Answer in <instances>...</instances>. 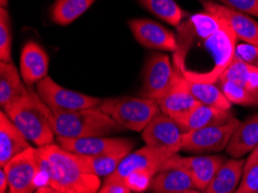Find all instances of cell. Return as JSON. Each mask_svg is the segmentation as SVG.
<instances>
[{
    "mask_svg": "<svg viewBox=\"0 0 258 193\" xmlns=\"http://www.w3.org/2000/svg\"><path fill=\"white\" fill-rule=\"evenodd\" d=\"M174 69L187 80L217 84L235 58L237 38L224 19L199 12L176 27Z\"/></svg>",
    "mask_w": 258,
    "mask_h": 193,
    "instance_id": "1",
    "label": "cell"
},
{
    "mask_svg": "<svg viewBox=\"0 0 258 193\" xmlns=\"http://www.w3.org/2000/svg\"><path fill=\"white\" fill-rule=\"evenodd\" d=\"M40 176L44 185L60 193H97L101 188L100 177L86 170L77 154L51 144L37 148Z\"/></svg>",
    "mask_w": 258,
    "mask_h": 193,
    "instance_id": "2",
    "label": "cell"
},
{
    "mask_svg": "<svg viewBox=\"0 0 258 193\" xmlns=\"http://www.w3.org/2000/svg\"><path fill=\"white\" fill-rule=\"evenodd\" d=\"M3 111L17 125L22 135L37 147L54 143L53 113L35 89L29 88L25 96L6 106Z\"/></svg>",
    "mask_w": 258,
    "mask_h": 193,
    "instance_id": "3",
    "label": "cell"
},
{
    "mask_svg": "<svg viewBox=\"0 0 258 193\" xmlns=\"http://www.w3.org/2000/svg\"><path fill=\"white\" fill-rule=\"evenodd\" d=\"M52 127L56 137H104L125 130L107 115L100 106L66 113H53Z\"/></svg>",
    "mask_w": 258,
    "mask_h": 193,
    "instance_id": "4",
    "label": "cell"
},
{
    "mask_svg": "<svg viewBox=\"0 0 258 193\" xmlns=\"http://www.w3.org/2000/svg\"><path fill=\"white\" fill-rule=\"evenodd\" d=\"M100 108L124 128L136 132H143L152 119L161 112L158 102L146 97L105 98Z\"/></svg>",
    "mask_w": 258,
    "mask_h": 193,
    "instance_id": "5",
    "label": "cell"
},
{
    "mask_svg": "<svg viewBox=\"0 0 258 193\" xmlns=\"http://www.w3.org/2000/svg\"><path fill=\"white\" fill-rule=\"evenodd\" d=\"M36 92L52 113H66L95 108L102 103V100L99 97L89 96L62 87L48 76L36 84Z\"/></svg>",
    "mask_w": 258,
    "mask_h": 193,
    "instance_id": "6",
    "label": "cell"
},
{
    "mask_svg": "<svg viewBox=\"0 0 258 193\" xmlns=\"http://www.w3.org/2000/svg\"><path fill=\"white\" fill-rule=\"evenodd\" d=\"M238 123L240 121L234 118L227 124L207 126L184 132L182 137V151L189 153L220 152L228 146Z\"/></svg>",
    "mask_w": 258,
    "mask_h": 193,
    "instance_id": "7",
    "label": "cell"
},
{
    "mask_svg": "<svg viewBox=\"0 0 258 193\" xmlns=\"http://www.w3.org/2000/svg\"><path fill=\"white\" fill-rule=\"evenodd\" d=\"M175 82V70L165 53H153L147 59L143 74V97L159 102Z\"/></svg>",
    "mask_w": 258,
    "mask_h": 193,
    "instance_id": "8",
    "label": "cell"
},
{
    "mask_svg": "<svg viewBox=\"0 0 258 193\" xmlns=\"http://www.w3.org/2000/svg\"><path fill=\"white\" fill-rule=\"evenodd\" d=\"M9 178L10 192L34 193L38 187L40 178V161L37 148L30 147L21 154L15 156L4 167Z\"/></svg>",
    "mask_w": 258,
    "mask_h": 193,
    "instance_id": "9",
    "label": "cell"
},
{
    "mask_svg": "<svg viewBox=\"0 0 258 193\" xmlns=\"http://www.w3.org/2000/svg\"><path fill=\"white\" fill-rule=\"evenodd\" d=\"M184 130L173 118L160 112L143 131V140L146 146L162 149L176 155L182 151V137Z\"/></svg>",
    "mask_w": 258,
    "mask_h": 193,
    "instance_id": "10",
    "label": "cell"
},
{
    "mask_svg": "<svg viewBox=\"0 0 258 193\" xmlns=\"http://www.w3.org/2000/svg\"><path fill=\"white\" fill-rule=\"evenodd\" d=\"M171 156L174 155L162 149L145 146L125 156L114 174L107 177L104 182H124L131 172L138 170H146L156 175L163 163Z\"/></svg>",
    "mask_w": 258,
    "mask_h": 193,
    "instance_id": "11",
    "label": "cell"
},
{
    "mask_svg": "<svg viewBox=\"0 0 258 193\" xmlns=\"http://www.w3.org/2000/svg\"><path fill=\"white\" fill-rule=\"evenodd\" d=\"M57 144L73 154L86 156L107 154L117 151L131 152L135 147V141L131 139L108 137L77 138V139L57 137Z\"/></svg>",
    "mask_w": 258,
    "mask_h": 193,
    "instance_id": "12",
    "label": "cell"
},
{
    "mask_svg": "<svg viewBox=\"0 0 258 193\" xmlns=\"http://www.w3.org/2000/svg\"><path fill=\"white\" fill-rule=\"evenodd\" d=\"M128 27L137 42L150 49L175 52L177 49L176 34L158 22L147 19H135L128 21Z\"/></svg>",
    "mask_w": 258,
    "mask_h": 193,
    "instance_id": "13",
    "label": "cell"
},
{
    "mask_svg": "<svg viewBox=\"0 0 258 193\" xmlns=\"http://www.w3.org/2000/svg\"><path fill=\"white\" fill-rule=\"evenodd\" d=\"M205 11L218 15L228 23L236 38L249 44L258 45V22L249 14L230 10L213 0H201Z\"/></svg>",
    "mask_w": 258,
    "mask_h": 193,
    "instance_id": "14",
    "label": "cell"
},
{
    "mask_svg": "<svg viewBox=\"0 0 258 193\" xmlns=\"http://www.w3.org/2000/svg\"><path fill=\"white\" fill-rule=\"evenodd\" d=\"M173 162L177 163L189 172L197 190L204 191L211 183L217 171L226 162L222 155H199L181 156L176 154L170 157Z\"/></svg>",
    "mask_w": 258,
    "mask_h": 193,
    "instance_id": "15",
    "label": "cell"
},
{
    "mask_svg": "<svg viewBox=\"0 0 258 193\" xmlns=\"http://www.w3.org/2000/svg\"><path fill=\"white\" fill-rule=\"evenodd\" d=\"M175 70V69H174ZM162 113L173 118L174 120L182 121L190 115L201 103L183 85L181 74L175 70V82L171 89L159 102Z\"/></svg>",
    "mask_w": 258,
    "mask_h": 193,
    "instance_id": "16",
    "label": "cell"
},
{
    "mask_svg": "<svg viewBox=\"0 0 258 193\" xmlns=\"http://www.w3.org/2000/svg\"><path fill=\"white\" fill-rule=\"evenodd\" d=\"M196 188L189 172L181 165L168 159L151 184L153 193H184Z\"/></svg>",
    "mask_w": 258,
    "mask_h": 193,
    "instance_id": "17",
    "label": "cell"
},
{
    "mask_svg": "<svg viewBox=\"0 0 258 193\" xmlns=\"http://www.w3.org/2000/svg\"><path fill=\"white\" fill-rule=\"evenodd\" d=\"M49 57L45 50L35 42L26 43L21 51L20 73L23 82L36 85L48 76Z\"/></svg>",
    "mask_w": 258,
    "mask_h": 193,
    "instance_id": "18",
    "label": "cell"
},
{
    "mask_svg": "<svg viewBox=\"0 0 258 193\" xmlns=\"http://www.w3.org/2000/svg\"><path fill=\"white\" fill-rule=\"evenodd\" d=\"M30 141L22 135L5 112H0V167L30 148Z\"/></svg>",
    "mask_w": 258,
    "mask_h": 193,
    "instance_id": "19",
    "label": "cell"
},
{
    "mask_svg": "<svg viewBox=\"0 0 258 193\" xmlns=\"http://www.w3.org/2000/svg\"><path fill=\"white\" fill-rule=\"evenodd\" d=\"M258 144V115L250 116L243 121H240L234 131L226 152L233 159H242Z\"/></svg>",
    "mask_w": 258,
    "mask_h": 193,
    "instance_id": "20",
    "label": "cell"
},
{
    "mask_svg": "<svg viewBox=\"0 0 258 193\" xmlns=\"http://www.w3.org/2000/svg\"><path fill=\"white\" fill-rule=\"evenodd\" d=\"M245 161L242 159L226 160L216 176L207 185L204 193H236L244 172Z\"/></svg>",
    "mask_w": 258,
    "mask_h": 193,
    "instance_id": "21",
    "label": "cell"
},
{
    "mask_svg": "<svg viewBox=\"0 0 258 193\" xmlns=\"http://www.w3.org/2000/svg\"><path fill=\"white\" fill-rule=\"evenodd\" d=\"M22 77L13 62H0V105L2 110L20 100L29 88L22 82Z\"/></svg>",
    "mask_w": 258,
    "mask_h": 193,
    "instance_id": "22",
    "label": "cell"
},
{
    "mask_svg": "<svg viewBox=\"0 0 258 193\" xmlns=\"http://www.w3.org/2000/svg\"><path fill=\"white\" fill-rule=\"evenodd\" d=\"M233 119L234 117L229 110H222L214 108V106L201 104L178 124L184 130V132H187L191 130L207 127V126L227 124Z\"/></svg>",
    "mask_w": 258,
    "mask_h": 193,
    "instance_id": "23",
    "label": "cell"
},
{
    "mask_svg": "<svg viewBox=\"0 0 258 193\" xmlns=\"http://www.w3.org/2000/svg\"><path fill=\"white\" fill-rule=\"evenodd\" d=\"M181 79L185 88L189 90L191 95L196 98L201 104L214 106V108L222 110H230V108H232V103L227 100L224 92H222L221 88L217 84H199V82H194L187 80L182 74Z\"/></svg>",
    "mask_w": 258,
    "mask_h": 193,
    "instance_id": "24",
    "label": "cell"
},
{
    "mask_svg": "<svg viewBox=\"0 0 258 193\" xmlns=\"http://www.w3.org/2000/svg\"><path fill=\"white\" fill-rule=\"evenodd\" d=\"M130 153V151H117L94 156L78 155V157H79L83 167L89 174L107 178V177L114 174L124 157Z\"/></svg>",
    "mask_w": 258,
    "mask_h": 193,
    "instance_id": "25",
    "label": "cell"
},
{
    "mask_svg": "<svg viewBox=\"0 0 258 193\" xmlns=\"http://www.w3.org/2000/svg\"><path fill=\"white\" fill-rule=\"evenodd\" d=\"M219 81H229L249 89H258V68L235 57Z\"/></svg>",
    "mask_w": 258,
    "mask_h": 193,
    "instance_id": "26",
    "label": "cell"
},
{
    "mask_svg": "<svg viewBox=\"0 0 258 193\" xmlns=\"http://www.w3.org/2000/svg\"><path fill=\"white\" fill-rule=\"evenodd\" d=\"M95 0H56L51 10V19L59 26H68L81 17Z\"/></svg>",
    "mask_w": 258,
    "mask_h": 193,
    "instance_id": "27",
    "label": "cell"
},
{
    "mask_svg": "<svg viewBox=\"0 0 258 193\" xmlns=\"http://www.w3.org/2000/svg\"><path fill=\"white\" fill-rule=\"evenodd\" d=\"M140 5L171 26L177 27L185 14L175 0H138Z\"/></svg>",
    "mask_w": 258,
    "mask_h": 193,
    "instance_id": "28",
    "label": "cell"
},
{
    "mask_svg": "<svg viewBox=\"0 0 258 193\" xmlns=\"http://www.w3.org/2000/svg\"><path fill=\"white\" fill-rule=\"evenodd\" d=\"M217 84L232 104L258 105V89H249L229 81H218Z\"/></svg>",
    "mask_w": 258,
    "mask_h": 193,
    "instance_id": "29",
    "label": "cell"
},
{
    "mask_svg": "<svg viewBox=\"0 0 258 193\" xmlns=\"http://www.w3.org/2000/svg\"><path fill=\"white\" fill-rule=\"evenodd\" d=\"M0 60L12 61V26L10 13L6 9L0 10Z\"/></svg>",
    "mask_w": 258,
    "mask_h": 193,
    "instance_id": "30",
    "label": "cell"
},
{
    "mask_svg": "<svg viewBox=\"0 0 258 193\" xmlns=\"http://www.w3.org/2000/svg\"><path fill=\"white\" fill-rule=\"evenodd\" d=\"M154 174L146 170H138L134 171L124 179L125 184L130 187L131 191L135 192H143L151 187L152 180L154 178Z\"/></svg>",
    "mask_w": 258,
    "mask_h": 193,
    "instance_id": "31",
    "label": "cell"
},
{
    "mask_svg": "<svg viewBox=\"0 0 258 193\" xmlns=\"http://www.w3.org/2000/svg\"><path fill=\"white\" fill-rule=\"evenodd\" d=\"M216 2L230 10L258 18V0H216Z\"/></svg>",
    "mask_w": 258,
    "mask_h": 193,
    "instance_id": "32",
    "label": "cell"
},
{
    "mask_svg": "<svg viewBox=\"0 0 258 193\" xmlns=\"http://www.w3.org/2000/svg\"><path fill=\"white\" fill-rule=\"evenodd\" d=\"M236 193H258V163L243 172Z\"/></svg>",
    "mask_w": 258,
    "mask_h": 193,
    "instance_id": "33",
    "label": "cell"
},
{
    "mask_svg": "<svg viewBox=\"0 0 258 193\" xmlns=\"http://www.w3.org/2000/svg\"><path fill=\"white\" fill-rule=\"evenodd\" d=\"M235 57L258 68V45L249 43H237Z\"/></svg>",
    "mask_w": 258,
    "mask_h": 193,
    "instance_id": "34",
    "label": "cell"
},
{
    "mask_svg": "<svg viewBox=\"0 0 258 193\" xmlns=\"http://www.w3.org/2000/svg\"><path fill=\"white\" fill-rule=\"evenodd\" d=\"M97 193H131L125 182H104Z\"/></svg>",
    "mask_w": 258,
    "mask_h": 193,
    "instance_id": "35",
    "label": "cell"
},
{
    "mask_svg": "<svg viewBox=\"0 0 258 193\" xmlns=\"http://www.w3.org/2000/svg\"><path fill=\"white\" fill-rule=\"evenodd\" d=\"M258 163V144L256 145V147L252 149V152L250 153L248 159L245 160V164H244V171L249 170L250 168L253 167V165Z\"/></svg>",
    "mask_w": 258,
    "mask_h": 193,
    "instance_id": "36",
    "label": "cell"
},
{
    "mask_svg": "<svg viewBox=\"0 0 258 193\" xmlns=\"http://www.w3.org/2000/svg\"><path fill=\"white\" fill-rule=\"evenodd\" d=\"M7 187H10L9 185V178H7V175L4 168L0 170V193H6Z\"/></svg>",
    "mask_w": 258,
    "mask_h": 193,
    "instance_id": "37",
    "label": "cell"
},
{
    "mask_svg": "<svg viewBox=\"0 0 258 193\" xmlns=\"http://www.w3.org/2000/svg\"><path fill=\"white\" fill-rule=\"evenodd\" d=\"M34 193H60V192L54 190L53 187L49 186V185H40Z\"/></svg>",
    "mask_w": 258,
    "mask_h": 193,
    "instance_id": "38",
    "label": "cell"
},
{
    "mask_svg": "<svg viewBox=\"0 0 258 193\" xmlns=\"http://www.w3.org/2000/svg\"><path fill=\"white\" fill-rule=\"evenodd\" d=\"M0 5H2L4 9H6L7 5H9V0H0Z\"/></svg>",
    "mask_w": 258,
    "mask_h": 193,
    "instance_id": "39",
    "label": "cell"
},
{
    "mask_svg": "<svg viewBox=\"0 0 258 193\" xmlns=\"http://www.w3.org/2000/svg\"><path fill=\"white\" fill-rule=\"evenodd\" d=\"M184 193H204L201 190H197V188H194V190H189V191H185Z\"/></svg>",
    "mask_w": 258,
    "mask_h": 193,
    "instance_id": "40",
    "label": "cell"
},
{
    "mask_svg": "<svg viewBox=\"0 0 258 193\" xmlns=\"http://www.w3.org/2000/svg\"><path fill=\"white\" fill-rule=\"evenodd\" d=\"M9 193H13V192H9Z\"/></svg>",
    "mask_w": 258,
    "mask_h": 193,
    "instance_id": "41",
    "label": "cell"
}]
</instances>
